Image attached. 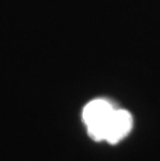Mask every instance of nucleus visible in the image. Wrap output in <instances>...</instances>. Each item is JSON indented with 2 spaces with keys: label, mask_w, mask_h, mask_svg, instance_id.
<instances>
[{
  "label": "nucleus",
  "mask_w": 160,
  "mask_h": 161,
  "mask_svg": "<svg viewBox=\"0 0 160 161\" xmlns=\"http://www.w3.org/2000/svg\"><path fill=\"white\" fill-rule=\"evenodd\" d=\"M133 119L125 109H114L104 130V140L110 145L121 142L131 131Z\"/></svg>",
  "instance_id": "f03ea898"
},
{
  "label": "nucleus",
  "mask_w": 160,
  "mask_h": 161,
  "mask_svg": "<svg viewBox=\"0 0 160 161\" xmlns=\"http://www.w3.org/2000/svg\"><path fill=\"white\" fill-rule=\"evenodd\" d=\"M114 109L110 102L104 99H96L84 106L82 119L91 139L96 142L104 140L105 126Z\"/></svg>",
  "instance_id": "f257e3e1"
}]
</instances>
